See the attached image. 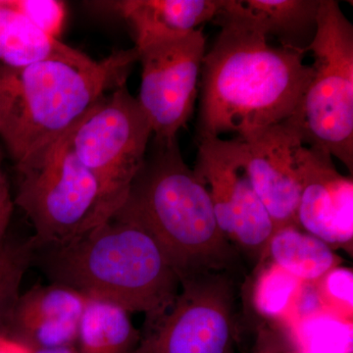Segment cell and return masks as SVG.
I'll return each instance as SVG.
<instances>
[{
	"mask_svg": "<svg viewBox=\"0 0 353 353\" xmlns=\"http://www.w3.org/2000/svg\"><path fill=\"white\" fill-rule=\"evenodd\" d=\"M88 55L48 36L0 0V65L22 67L52 57L83 59Z\"/></svg>",
	"mask_w": 353,
	"mask_h": 353,
	"instance_id": "2e32d148",
	"label": "cell"
},
{
	"mask_svg": "<svg viewBox=\"0 0 353 353\" xmlns=\"http://www.w3.org/2000/svg\"><path fill=\"white\" fill-rule=\"evenodd\" d=\"M263 256L303 283L318 282L341 263L331 245L296 226L274 231Z\"/></svg>",
	"mask_w": 353,
	"mask_h": 353,
	"instance_id": "e0dca14e",
	"label": "cell"
},
{
	"mask_svg": "<svg viewBox=\"0 0 353 353\" xmlns=\"http://www.w3.org/2000/svg\"><path fill=\"white\" fill-rule=\"evenodd\" d=\"M205 53L202 28L189 36L154 44L139 52L141 82L137 99L157 141L176 139L192 117Z\"/></svg>",
	"mask_w": 353,
	"mask_h": 353,
	"instance_id": "9c48e42d",
	"label": "cell"
},
{
	"mask_svg": "<svg viewBox=\"0 0 353 353\" xmlns=\"http://www.w3.org/2000/svg\"><path fill=\"white\" fill-rule=\"evenodd\" d=\"M12 212L6 213L0 216V245L6 236V231L8 229L9 223H10Z\"/></svg>",
	"mask_w": 353,
	"mask_h": 353,
	"instance_id": "4316f807",
	"label": "cell"
},
{
	"mask_svg": "<svg viewBox=\"0 0 353 353\" xmlns=\"http://www.w3.org/2000/svg\"><path fill=\"white\" fill-rule=\"evenodd\" d=\"M301 284L299 279L271 262L255 283V308L266 317L284 319Z\"/></svg>",
	"mask_w": 353,
	"mask_h": 353,
	"instance_id": "44dd1931",
	"label": "cell"
},
{
	"mask_svg": "<svg viewBox=\"0 0 353 353\" xmlns=\"http://www.w3.org/2000/svg\"><path fill=\"white\" fill-rule=\"evenodd\" d=\"M87 299L66 285H32L21 294L8 336L32 352L76 347Z\"/></svg>",
	"mask_w": 353,
	"mask_h": 353,
	"instance_id": "4fadbf2b",
	"label": "cell"
},
{
	"mask_svg": "<svg viewBox=\"0 0 353 353\" xmlns=\"http://www.w3.org/2000/svg\"><path fill=\"white\" fill-rule=\"evenodd\" d=\"M14 202L11 199L8 183L3 171V153L0 148V216L13 212Z\"/></svg>",
	"mask_w": 353,
	"mask_h": 353,
	"instance_id": "d4e9b609",
	"label": "cell"
},
{
	"mask_svg": "<svg viewBox=\"0 0 353 353\" xmlns=\"http://www.w3.org/2000/svg\"><path fill=\"white\" fill-rule=\"evenodd\" d=\"M213 21L220 32L202 63L197 139H248L290 119L312 74L305 53L271 46L239 0H222Z\"/></svg>",
	"mask_w": 353,
	"mask_h": 353,
	"instance_id": "6da1fadb",
	"label": "cell"
},
{
	"mask_svg": "<svg viewBox=\"0 0 353 353\" xmlns=\"http://www.w3.org/2000/svg\"><path fill=\"white\" fill-rule=\"evenodd\" d=\"M0 353H34L31 348L8 336H0Z\"/></svg>",
	"mask_w": 353,
	"mask_h": 353,
	"instance_id": "484cf974",
	"label": "cell"
},
{
	"mask_svg": "<svg viewBox=\"0 0 353 353\" xmlns=\"http://www.w3.org/2000/svg\"><path fill=\"white\" fill-rule=\"evenodd\" d=\"M136 48L101 60L48 58L0 65V139L16 165L63 136L101 97L127 83Z\"/></svg>",
	"mask_w": 353,
	"mask_h": 353,
	"instance_id": "277c9868",
	"label": "cell"
},
{
	"mask_svg": "<svg viewBox=\"0 0 353 353\" xmlns=\"http://www.w3.org/2000/svg\"><path fill=\"white\" fill-rule=\"evenodd\" d=\"M194 171L208 188L218 225L228 240L263 256L275 228L245 170L240 139L199 141Z\"/></svg>",
	"mask_w": 353,
	"mask_h": 353,
	"instance_id": "30bf717a",
	"label": "cell"
},
{
	"mask_svg": "<svg viewBox=\"0 0 353 353\" xmlns=\"http://www.w3.org/2000/svg\"><path fill=\"white\" fill-rule=\"evenodd\" d=\"M310 80L289 121L303 143L327 150L353 169V26L336 0H321L307 48Z\"/></svg>",
	"mask_w": 353,
	"mask_h": 353,
	"instance_id": "8992f818",
	"label": "cell"
},
{
	"mask_svg": "<svg viewBox=\"0 0 353 353\" xmlns=\"http://www.w3.org/2000/svg\"><path fill=\"white\" fill-rule=\"evenodd\" d=\"M34 241L27 239H4L0 245V336H8L19 301L21 285L32 266Z\"/></svg>",
	"mask_w": 353,
	"mask_h": 353,
	"instance_id": "d6986e66",
	"label": "cell"
},
{
	"mask_svg": "<svg viewBox=\"0 0 353 353\" xmlns=\"http://www.w3.org/2000/svg\"><path fill=\"white\" fill-rule=\"evenodd\" d=\"M141 330L117 304L88 299L79 325L77 352L134 353Z\"/></svg>",
	"mask_w": 353,
	"mask_h": 353,
	"instance_id": "ac0fdd59",
	"label": "cell"
},
{
	"mask_svg": "<svg viewBox=\"0 0 353 353\" xmlns=\"http://www.w3.org/2000/svg\"><path fill=\"white\" fill-rule=\"evenodd\" d=\"M234 296L224 272L183 279L170 307L145 321L134 353H233Z\"/></svg>",
	"mask_w": 353,
	"mask_h": 353,
	"instance_id": "ba28073f",
	"label": "cell"
},
{
	"mask_svg": "<svg viewBox=\"0 0 353 353\" xmlns=\"http://www.w3.org/2000/svg\"><path fill=\"white\" fill-rule=\"evenodd\" d=\"M152 136L148 116L124 83L101 97L70 129L68 143L118 210L145 163Z\"/></svg>",
	"mask_w": 353,
	"mask_h": 353,
	"instance_id": "52a82bcc",
	"label": "cell"
},
{
	"mask_svg": "<svg viewBox=\"0 0 353 353\" xmlns=\"http://www.w3.org/2000/svg\"><path fill=\"white\" fill-rule=\"evenodd\" d=\"M222 0H121L104 2L131 26L134 48L183 38L214 20Z\"/></svg>",
	"mask_w": 353,
	"mask_h": 353,
	"instance_id": "5bb4252c",
	"label": "cell"
},
{
	"mask_svg": "<svg viewBox=\"0 0 353 353\" xmlns=\"http://www.w3.org/2000/svg\"><path fill=\"white\" fill-rule=\"evenodd\" d=\"M297 226L333 248L353 238V181L341 175L327 150L303 145L297 150Z\"/></svg>",
	"mask_w": 353,
	"mask_h": 353,
	"instance_id": "7c38bea8",
	"label": "cell"
},
{
	"mask_svg": "<svg viewBox=\"0 0 353 353\" xmlns=\"http://www.w3.org/2000/svg\"><path fill=\"white\" fill-rule=\"evenodd\" d=\"M290 336L303 353H350L352 321L322 313L299 322Z\"/></svg>",
	"mask_w": 353,
	"mask_h": 353,
	"instance_id": "ffe728a7",
	"label": "cell"
},
{
	"mask_svg": "<svg viewBox=\"0 0 353 353\" xmlns=\"http://www.w3.org/2000/svg\"><path fill=\"white\" fill-rule=\"evenodd\" d=\"M253 353H303L294 341L287 336L285 340L262 341Z\"/></svg>",
	"mask_w": 353,
	"mask_h": 353,
	"instance_id": "cb8c5ba5",
	"label": "cell"
},
{
	"mask_svg": "<svg viewBox=\"0 0 353 353\" xmlns=\"http://www.w3.org/2000/svg\"><path fill=\"white\" fill-rule=\"evenodd\" d=\"M153 152L113 217L143 228L157 241L179 278L229 273L238 253L221 231L208 188L185 163L178 139H154Z\"/></svg>",
	"mask_w": 353,
	"mask_h": 353,
	"instance_id": "3957f363",
	"label": "cell"
},
{
	"mask_svg": "<svg viewBox=\"0 0 353 353\" xmlns=\"http://www.w3.org/2000/svg\"><path fill=\"white\" fill-rule=\"evenodd\" d=\"M69 131L16 165L13 202L31 222L36 248L65 245L117 211L94 174L72 152Z\"/></svg>",
	"mask_w": 353,
	"mask_h": 353,
	"instance_id": "5b68a950",
	"label": "cell"
},
{
	"mask_svg": "<svg viewBox=\"0 0 353 353\" xmlns=\"http://www.w3.org/2000/svg\"><path fill=\"white\" fill-rule=\"evenodd\" d=\"M321 0H239L240 6L268 37L283 48L307 52L317 31Z\"/></svg>",
	"mask_w": 353,
	"mask_h": 353,
	"instance_id": "9a60e30c",
	"label": "cell"
},
{
	"mask_svg": "<svg viewBox=\"0 0 353 353\" xmlns=\"http://www.w3.org/2000/svg\"><path fill=\"white\" fill-rule=\"evenodd\" d=\"M34 353H78L76 347L53 348V350H37Z\"/></svg>",
	"mask_w": 353,
	"mask_h": 353,
	"instance_id": "83f0119b",
	"label": "cell"
},
{
	"mask_svg": "<svg viewBox=\"0 0 353 353\" xmlns=\"http://www.w3.org/2000/svg\"><path fill=\"white\" fill-rule=\"evenodd\" d=\"M15 10L52 38L63 31L66 6L59 0H9Z\"/></svg>",
	"mask_w": 353,
	"mask_h": 353,
	"instance_id": "603a6c76",
	"label": "cell"
},
{
	"mask_svg": "<svg viewBox=\"0 0 353 353\" xmlns=\"http://www.w3.org/2000/svg\"><path fill=\"white\" fill-rule=\"evenodd\" d=\"M32 266L50 283L88 299L117 304L145 321L164 313L181 282L157 241L143 228L112 217L62 245L34 248Z\"/></svg>",
	"mask_w": 353,
	"mask_h": 353,
	"instance_id": "7a4b0ae2",
	"label": "cell"
},
{
	"mask_svg": "<svg viewBox=\"0 0 353 353\" xmlns=\"http://www.w3.org/2000/svg\"><path fill=\"white\" fill-rule=\"evenodd\" d=\"M240 141L245 170L275 231L299 227L301 185L296 154L304 143L296 128L288 119Z\"/></svg>",
	"mask_w": 353,
	"mask_h": 353,
	"instance_id": "8fae6325",
	"label": "cell"
},
{
	"mask_svg": "<svg viewBox=\"0 0 353 353\" xmlns=\"http://www.w3.org/2000/svg\"><path fill=\"white\" fill-rule=\"evenodd\" d=\"M325 312L352 321L353 273L345 267H336L316 282Z\"/></svg>",
	"mask_w": 353,
	"mask_h": 353,
	"instance_id": "7402d4cb",
	"label": "cell"
}]
</instances>
